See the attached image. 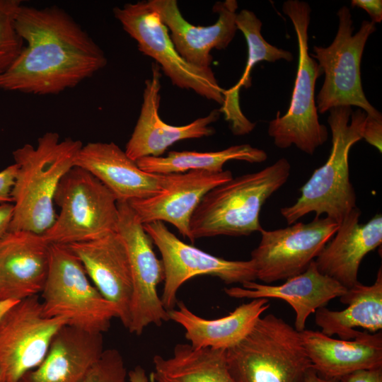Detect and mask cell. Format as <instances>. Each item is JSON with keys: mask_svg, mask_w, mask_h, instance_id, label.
<instances>
[{"mask_svg": "<svg viewBox=\"0 0 382 382\" xmlns=\"http://www.w3.org/2000/svg\"><path fill=\"white\" fill-rule=\"evenodd\" d=\"M290 171L289 161L281 158L257 172L233 178L210 190L192 215L191 242L200 238L260 232L262 207L286 183Z\"/></svg>", "mask_w": 382, "mask_h": 382, "instance_id": "3957f363", "label": "cell"}, {"mask_svg": "<svg viewBox=\"0 0 382 382\" xmlns=\"http://www.w3.org/2000/svg\"><path fill=\"white\" fill-rule=\"evenodd\" d=\"M339 380L340 382H382V367L357 370Z\"/></svg>", "mask_w": 382, "mask_h": 382, "instance_id": "836d02e7", "label": "cell"}, {"mask_svg": "<svg viewBox=\"0 0 382 382\" xmlns=\"http://www.w3.org/2000/svg\"><path fill=\"white\" fill-rule=\"evenodd\" d=\"M339 224L328 216H320L284 228H262L260 241L250 258L257 279L268 284L306 271L333 237Z\"/></svg>", "mask_w": 382, "mask_h": 382, "instance_id": "5bb4252c", "label": "cell"}, {"mask_svg": "<svg viewBox=\"0 0 382 382\" xmlns=\"http://www.w3.org/2000/svg\"><path fill=\"white\" fill-rule=\"evenodd\" d=\"M236 25L245 36L248 45V59L245 71L238 83L223 93L224 103L219 109L229 123L235 135H244L251 132L255 124L243 113L239 103V91L242 86H251L250 72L259 62H274L283 59L291 62L293 55L289 51L278 48L268 43L261 34L262 22L251 11L243 9L236 15Z\"/></svg>", "mask_w": 382, "mask_h": 382, "instance_id": "4316f807", "label": "cell"}, {"mask_svg": "<svg viewBox=\"0 0 382 382\" xmlns=\"http://www.w3.org/2000/svg\"><path fill=\"white\" fill-rule=\"evenodd\" d=\"M117 232L127 248L131 270L132 294L130 333L140 335L150 324L161 326L169 320L157 288L164 281L163 262L156 256L153 241L127 202H117Z\"/></svg>", "mask_w": 382, "mask_h": 382, "instance_id": "4fadbf2b", "label": "cell"}, {"mask_svg": "<svg viewBox=\"0 0 382 382\" xmlns=\"http://www.w3.org/2000/svg\"><path fill=\"white\" fill-rule=\"evenodd\" d=\"M233 178L230 170L170 173V180L160 193L127 203L143 225L154 221L170 223L191 241L190 222L201 199L210 190Z\"/></svg>", "mask_w": 382, "mask_h": 382, "instance_id": "e0dca14e", "label": "cell"}, {"mask_svg": "<svg viewBox=\"0 0 382 382\" xmlns=\"http://www.w3.org/2000/svg\"><path fill=\"white\" fill-rule=\"evenodd\" d=\"M361 211L354 208L340 223L333 237L315 259L318 270L347 289L359 282L358 271L364 256L382 243V215L359 223Z\"/></svg>", "mask_w": 382, "mask_h": 382, "instance_id": "44dd1931", "label": "cell"}, {"mask_svg": "<svg viewBox=\"0 0 382 382\" xmlns=\"http://www.w3.org/2000/svg\"><path fill=\"white\" fill-rule=\"evenodd\" d=\"M50 243L42 234L8 231L0 240V301L38 295L47 279Z\"/></svg>", "mask_w": 382, "mask_h": 382, "instance_id": "ffe728a7", "label": "cell"}, {"mask_svg": "<svg viewBox=\"0 0 382 382\" xmlns=\"http://www.w3.org/2000/svg\"><path fill=\"white\" fill-rule=\"evenodd\" d=\"M176 306L177 308L168 311L169 320L183 328L185 337L192 347L226 350L247 335L270 304L268 299H253L216 319L195 314L183 301H178Z\"/></svg>", "mask_w": 382, "mask_h": 382, "instance_id": "cb8c5ba5", "label": "cell"}, {"mask_svg": "<svg viewBox=\"0 0 382 382\" xmlns=\"http://www.w3.org/2000/svg\"><path fill=\"white\" fill-rule=\"evenodd\" d=\"M15 28L26 42L0 75V89L55 95L93 76L108 62L103 50L64 9L20 7Z\"/></svg>", "mask_w": 382, "mask_h": 382, "instance_id": "6da1fadb", "label": "cell"}, {"mask_svg": "<svg viewBox=\"0 0 382 382\" xmlns=\"http://www.w3.org/2000/svg\"><path fill=\"white\" fill-rule=\"evenodd\" d=\"M148 3L170 31V39L180 55L197 66L210 67L213 59L212 50L226 49L237 30L238 2L236 0L216 2L213 11L219 14L218 19L208 26L195 25L187 22L175 0H149Z\"/></svg>", "mask_w": 382, "mask_h": 382, "instance_id": "2e32d148", "label": "cell"}, {"mask_svg": "<svg viewBox=\"0 0 382 382\" xmlns=\"http://www.w3.org/2000/svg\"><path fill=\"white\" fill-rule=\"evenodd\" d=\"M0 382H4L1 377V376H0Z\"/></svg>", "mask_w": 382, "mask_h": 382, "instance_id": "ab89813d", "label": "cell"}, {"mask_svg": "<svg viewBox=\"0 0 382 382\" xmlns=\"http://www.w3.org/2000/svg\"><path fill=\"white\" fill-rule=\"evenodd\" d=\"M143 226L161 255L165 279L161 300L167 311L175 308L178 289L192 277L211 275L226 284H243L257 279L251 260H228L212 255L180 241L162 221Z\"/></svg>", "mask_w": 382, "mask_h": 382, "instance_id": "7c38bea8", "label": "cell"}, {"mask_svg": "<svg viewBox=\"0 0 382 382\" xmlns=\"http://www.w3.org/2000/svg\"><path fill=\"white\" fill-rule=\"evenodd\" d=\"M267 158V153L251 145H233L227 149L210 152L170 151L166 156H146L136 161L139 168L154 174L181 173L190 170L218 173L231 160L248 163H262Z\"/></svg>", "mask_w": 382, "mask_h": 382, "instance_id": "f1b7e54d", "label": "cell"}, {"mask_svg": "<svg viewBox=\"0 0 382 382\" xmlns=\"http://www.w3.org/2000/svg\"><path fill=\"white\" fill-rule=\"evenodd\" d=\"M17 301L15 300L0 301V320L5 313Z\"/></svg>", "mask_w": 382, "mask_h": 382, "instance_id": "f35d334b", "label": "cell"}, {"mask_svg": "<svg viewBox=\"0 0 382 382\" xmlns=\"http://www.w3.org/2000/svg\"><path fill=\"white\" fill-rule=\"evenodd\" d=\"M151 70V78L145 81L140 114L125 151L135 161L146 156H161L178 141L213 134L214 129L209 125L221 113L219 110H213L208 115L183 126L166 123L158 114L161 68L153 63Z\"/></svg>", "mask_w": 382, "mask_h": 382, "instance_id": "d6986e66", "label": "cell"}, {"mask_svg": "<svg viewBox=\"0 0 382 382\" xmlns=\"http://www.w3.org/2000/svg\"><path fill=\"white\" fill-rule=\"evenodd\" d=\"M13 214V203L0 204V240L9 231Z\"/></svg>", "mask_w": 382, "mask_h": 382, "instance_id": "d590c367", "label": "cell"}, {"mask_svg": "<svg viewBox=\"0 0 382 382\" xmlns=\"http://www.w3.org/2000/svg\"><path fill=\"white\" fill-rule=\"evenodd\" d=\"M40 294L45 316L65 318L67 325L90 333L103 334L118 318L115 306L91 283L67 245H50L49 271Z\"/></svg>", "mask_w": 382, "mask_h": 382, "instance_id": "52a82bcc", "label": "cell"}, {"mask_svg": "<svg viewBox=\"0 0 382 382\" xmlns=\"http://www.w3.org/2000/svg\"><path fill=\"white\" fill-rule=\"evenodd\" d=\"M54 204L60 212L42 235L50 244L68 245L99 238L117 231V201L86 170L74 166L62 178Z\"/></svg>", "mask_w": 382, "mask_h": 382, "instance_id": "ba28073f", "label": "cell"}, {"mask_svg": "<svg viewBox=\"0 0 382 382\" xmlns=\"http://www.w3.org/2000/svg\"><path fill=\"white\" fill-rule=\"evenodd\" d=\"M348 305L342 311L325 307L316 310L315 321L322 332L331 337L337 335L342 340H352L361 328L375 333L382 329V270L379 268L375 282L366 286L358 282L340 297Z\"/></svg>", "mask_w": 382, "mask_h": 382, "instance_id": "484cf974", "label": "cell"}, {"mask_svg": "<svg viewBox=\"0 0 382 382\" xmlns=\"http://www.w3.org/2000/svg\"><path fill=\"white\" fill-rule=\"evenodd\" d=\"M226 360L234 382H304L313 367L299 332L272 313L226 350Z\"/></svg>", "mask_w": 382, "mask_h": 382, "instance_id": "5b68a950", "label": "cell"}, {"mask_svg": "<svg viewBox=\"0 0 382 382\" xmlns=\"http://www.w3.org/2000/svg\"><path fill=\"white\" fill-rule=\"evenodd\" d=\"M337 16L338 28L332 42L326 47L314 46L311 54L325 74L316 100L318 112L322 114L335 107L354 105L369 116L382 117L364 95L360 71L365 45L370 35L376 31L375 23L363 21L359 30L353 35L350 9L343 6Z\"/></svg>", "mask_w": 382, "mask_h": 382, "instance_id": "9c48e42d", "label": "cell"}, {"mask_svg": "<svg viewBox=\"0 0 382 382\" xmlns=\"http://www.w3.org/2000/svg\"><path fill=\"white\" fill-rule=\"evenodd\" d=\"M282 11L291 21L296 34L298 67L289 108L283 116L277 112V117L270 122L268 134L280 149L294 144L301 151L313 155L327 141L328 132L319 122L315 100L316 82L323 73L308 53L311 8L307 2L288 0L283 3Z\"/></svg>", "mask_w": 382, "mask_h": 382, "instance_id": "8992f818", "label": "cell"}, {"mask_svg": "<svg viewBox=\"0 0 382 382\" xmlns=\"http://www.w3.org/2000/svg\"><path fill=\"white\" fill-rule=\"evenodd\" d=\"M352 7H359L365 10L370 16L374 23H381L382 21V1L381 0H352Z\"/></svg>", "mask_w": 382, "mask_h": 382, "instance_id": "e575fe53", "label": "cell"}, {"mask_svg": "<svg viewBox=\"0 0 382 382\" xmlns=\"http://www.w3.org/2000/svg\"><path fill=\"white\" fill-rule=\"evenodd\" d=\"M129 382H149L144 369L141 366H137L127 373Z\"/></svg>", "mask_w": 382, "mask_h": 382, "instance_id": "8d00e7d4", "label": "cell"}, {"mask_svg": "<svg viewBox=\"0 0 382 382\" xmlns=\"http://www.w3.org/2000/svg\"><path fill=\"white\" fill-rule=\"evenodd\" d=\"M83 146L80 140L60 139L59 134L45 133L37 146L25 144L13 151L18 170L11 190L13 204L9 231L45 233L57 215L54 197L62 178L75 164Z\"/></svg>", "mask_w": 382, "mask_h": 382, "instance_id": "7a4b0ae2", "label": "cell"}, {"mask_svg": "<svg viewBox=\"0 0 382 382\" xmlns=\"http://www.w3.org/2000/svg\"><path fill=\"white\" fill-rule=\"evenodd\" d=\"M103 350V334L66 325L54 337L42 361L19 382H79Z\"/></svg>", "mask_w": 382, "mask_h": 382, "instance_id": "d4e9b609", "label": "cell"}, {"mask_svg": "<svg viewBox=\"0 0 382 382\" xmlns=\"http://www.w3.org/2000/svg\"><path fill=\"white\" fill-rule=\"evenodd\" d=\"M127 372L121 353L104 349L79 382H127Z\"/></svg>", "mask_w": 382, "mask_h": 382, "instance_id": "4dcf8cb0", "label": "cell"}, {"mask_svg": "<svg viewBox=\"0 0 382 382\" xmlns=\"http://www.w3.org/2000/svg\"><path fill=\"white\" fill-rule=\"evenodd\" d=\"M150 382H234L228 371L226 350L196 349L177 344L168 358L156 354Z\"/></svg>", "mask_w": 382, "mask_h": 382, "instance_id": "83f0119b", "label": "cell"}, {"mask_svg": "<svg viewBox=\"0 0 382 382\" xmlns=\"http://www.w3.org/2000/svg\"><path fill=\"white\" fill-rule=\"evenodd\" d=\"M113 14L125 32L137 43L138 50L153 58L173 85L222 105L224 89L211 67H199L187 62L176 50L158 13L148 1L127 3L115 7Z\"/></svg>", "mask_w": 382, "mask_h": 382, "instance_id": "30bf717a", "label": "cell"}, {"mask_svg": "<svg viewBox=\"0 0 382 382\" xmlns=\"http://www.w3.org/2000/svg\"><path fill=\"white\" fill-rule=\"evenodd\" d=\"M313 368L327 378L341 377L360 369L382 367V333L361 332L352 340H337L322 332H299Z\"/></svg>", "mask_w": 382, "mask_h": 382, "instance_id": "603a6c76", "label": "cell"}, {"mask_svg": "<svg viewBox=\"0 0 382 382\" xmlns=\"http://www.w3.org/2000/svg\"><path fill=\"white\" fill-rule=\"evenodd\" d=\"M67 325L63 318L43 314L38 295L18 301L0 320V376L19 382L44 359L57 333Z\"/></svg>", "mask_w": 382, "mask_h": 382, "instance_id": "8fae6325", "label": "cell"}, {"mask_svg": "<svg viewBox=\"0 0 382 382\" xmlns=\"http://www.w3.org/2000/svg\"><path fill=\"white\" fill-rule=\"evenodd\" d=\"M304 382H340V380L324 378L312 367L308 371Z\"/></svg>", "mask_w": 382, "mask_h": 382, "instance_id": "74e56055", "label": "cell"}, {"mask_svg": "<svg viewBox=\"0 0 382 382\" xmlns=\"http://www.w3.org/2000/svg\"><path fill=\"white\" fill-rule=\"evenodd\" d=\"M18 170L16 163H13L0 171V204L12 203L11 190Z\"/></svg>", "mask_w": 382, "mask_h": 382, "instance_id": "d6a6232c", "label": "cell"}, {"mask_svg": "<svg viewBox=\"0 0 382 382\" xmlns=\"http://www.w3.org/2000/svg\"><path fill=\"white\" fill-rule=\"evenodd\" d=\"M67 246L98 291L115 306L118 318L128 330L132 284L129 256L121 236L115 231Z\"/></svg>", "mask_w": 382, "mask_h": 382, "instance_id": "9a60e30c", "label": "cell"}, {"mask_svg": "<svg viewBox=\"0 0 382 382\" xmlns=\"http://www.w3.org/2000/svg\"><path fill=\"white\" fill-rule=\"evenodd\" d=\"M21 2V0H0V75L8 69L24 46L15 28Z\"/></svg>", "mask_w": 382, "mask_h": 382, "instance_id": "f546056e", "label": "cell"}, {"mask_svg": "<svg viewBox=\"0 0 382 382\" xmlns=\"http://www.w3.org/2000/svg\"><path fill=\"white\" fill-rule=\"evenodd\" d=\"M362 139L369 144L376 147L380 152L382 151V117H373L366 115Z\"/></svg>", "mask_w": 382, "mask_h": 382, "instance_id": "1f68e13d", "label": "cell"}, {"mask_svg": "<svg viewBox=\"0 0 382 382\" xmlns=\"http://www.w3.org/2000/svg\"><path fill=\"white\" fill-rule=\"evenodd\" d=\"M329 112L328 122L332 134L330 156L301 187L296 202L280 209L289 225L311 212L316 214L315 217L326 214L340 224L357 207L348 156L351 147L362 139L366 113L360 108L352 112L350 106L335 107Z\"/></svg>", "mask_w": 382, "mask_h": 382, "instance_id": "277c9868", "label": "cell"}, {"mask_svg": "<svg viewBox=\"0 0 382 382\" xmlns=\"http://www.w3.org/2000/svg\"><path fill=\"white\" fill-rule=\"evenodd\" d=\"M347 289L332 278L322 274L315 260L306 271L286 279L280 285H270L248 282L242 286L225 288L224 292L235 299L274 298L286 301L294 310V328L298 332L306 329L308 316L337 297Z\"/></svg>", "mask_w": 382, "mask_h": 382, "instance_id": "7402d4cb", "label": "cell"}, {"mask_svg": "<svg viewBox=\"0 0 382 382\" xmlns=\"http://www.w3.org/2000/svg\"><path fill=\"white\" fill-rule=\"evenodd\" d=\"M74 166L90 173L115 197L117 202L142 199L160 193L170 174L146 173L114 142L83 145Z\"/></svg>", "mask_w": 382, "mask_h": 382, "instance_id": "ac0fdd59", "label": "cell"}]
</instances>
